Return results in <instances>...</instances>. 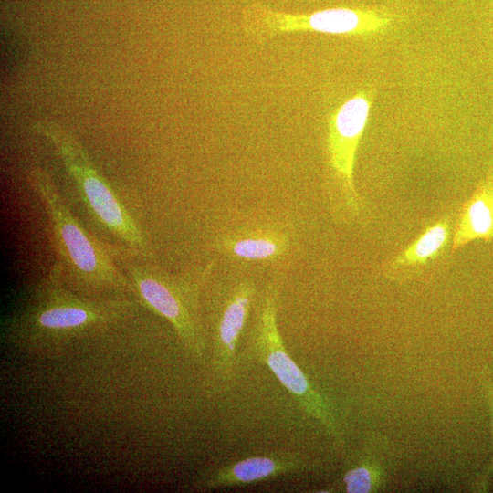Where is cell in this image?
<instances>
[{"mask_svg": "<svg viewBox=\"0 0 493 493\" xmlns=\"http://www.w3.org/2000/svg\"><path fill=\"white\" fill-rule=\"evenodd\" d=\"M32 130L56 151L68 177L73 198L91 222L116 238L134 257H150L151 247L144 232L99 172L79 140L58 123L39 120Z\"/></svg>", "mask_w": 493, "mask_h": 493, "instance_id": "3957f363", "label": "cell"}, {"mask_svg": "<svg viewBox=\"0 0 493 493\" xmlns=\"http://www.w3.org/2000/svg\"><path fill=\"white\" fill-rule=\"evenodd\" d=\"M125 252L118 254L116 260L129 278L131 295L139 303L172 325L194 358L203 359L206 350V334L200 303L215 262L211 261L184 273L172 274L147 262L132 259L130 257L131 254Z\"/></svg>", "mask_w": 493, "mask_h": 493, "instance_id": "277c9868", "label": "cell"}, {"mask_svg": "<svg viewBox=\"0 0 493 493\" xmlns=\"http://www.w3.org/2000/svg\"><path fill=\"white\" fill-rule=\"evenodd\" d=\"M487 390V396L488 398V404L490 406L491 414H492V434H493V388L490 384L486 385ZM493 471V461L489 467L488 468V471L486 473V477H488V475Z\"/></svg>", "mask_w": 493, "mask_h": 493, "instance_id": "5bb4252c", "label": "cell"}, {"mask_svg": "<svg viewBox=\"0 0 493 493\" xmlns=\"http://www.w3.org/2000/svg\"><path fill=\"white\" fill-rule=\"evenodd\" d=\"M449 237V222L446 218H442L428 226L414 242L390 260L384 270L393 273L425 266L444 252Z\"/></svg>", "mask_w": 493, "mask_h": 493, "instance_id": "7c38bea8", "label": "cell"}, {"mask_svg": "<svg viewBox=\"0 0 493 493\" xmlns=\"http://www.w3.org/2000/svg\"><path fill=\"white\" fill-rule=\"evenodd\" d=\"M257 284L248 276H234L221 283L214 309L213 371L224 383L232 378L236 347L257 295Z\"/></svg>", "mask_w": 493, "mask_h": 493, "instance_id": "ba28073f", "label": "cell"}, {"mask_svg": "<svg viewBox=\"0 0 493 493\" xmlns=\"http://www.w3.org/2000/svg\"><path fill=\"white\" fill-rule=\"evenodd\" d=\"M372 101L373 91L361 89L339 105L328 120L327 150L330 165L353 212L359 210V198L353 180L355 160Z\"/></svg>", "mask_w": 493, "mask_h": 493, "instance_id": "52a82bcc", "label": "cell"}, {"mask_svg": "<svg viewBox=\"0 0 493 493\" xmlns=\"http://www.w3.org/2000/svg\"><path fill=\"white\" fill-rule=\"evenodd\" d=\"M280 289L279 276L273 277L265 287L252 331L253 351L303 411L319 421L334 442L341 446L343 438L334 405L309 383L285 347L278 324Z\"/></svg>", "mask_w": 493, "mask_h": 493, "instance_id": "5b68a950", "label": "cell"}, {"mask_svg": "<svg viewBox=\"0 0 493 493\" xmlns=\"http://www.w3.org/2000/svg\"><path fill=\"white\" fill-rule=\"evenodd\" d=\"M488 178L490 180V185H491V210H492V215H493V174H489Z\"/></svg>", "mask_w": 493, "mask_h": 493, "instance_id": "9a60e30c", "label": "cell"}, {"mask_svg": "<svg viewBox=\"0 0 493 493\" xmlns=\"http://www.w3.org/2000/svg\"><path fill=\"white\" fill-rule=\"evenodd\" d=\"M137 303L128 295L88 296L73 290L57 262L26 289L5 316L2 336L26 352L55 353L128 320Z\"/></svg>", "mask_w": 493, "mask_h": 493, "instance_id": "6da1fadb", "label": "cell"}, {"mask_svg": "<svg viewBox=\"0 0 493 493\" xmlns=\"http://www.w3.org/2000/svg\"><path fill=\"white\" fill-rule=\"evenodd\" d=\"M221 252L244 262H269L281 259L291 246L288 233L274 229H244L224 235L219 239Z\"/></svg>", "mask_w": 493, "mask_h": 493, "instance_id": "30bf717a", "label": "cell"}, {"mask_svg": "<svg viewBox=\"0 0 493 493\" xmlns=\"http://www.w3.org/2000/svg\"><path fill=\"white\" fill-rule=\"evenodd\" d=\"M27 180L45 208L53 246L69 288L88 296L131 294L113 250L79 223L50 174L33 166Z\"/></svg>", "mask_w": 493, "mask_h": 493, "instance_id": "7a4b0ae2", "label": "cell"}, {"mask_svg": "<svg viewBox=\"0 0 493 493\" xmlns=\"http://www.w3.org/2000/svg\"><path fill=\"white\" fill-rule=\"evenodd\" d=\"M477 239H493L491 185L488 177L463 207L453 236V249Z\"/></svg>", "mask_w": 493, "mask_h": 493, "instance_id": "8fae6325", "label": "cell"}, {"mask_svg": "<svg viewBox=\"0 0 493 493\" xmlns=\"http://www.w3.org/2000/svg\"><path fill=\"white\" fill-rule=\"evenodd\" d=\"M397 16L376 6H339L311 13H286L261 3L246 5L241 13L244 33L261 43L285 33L317 32L327 35L367 37L384 34Z\"/></svg>", "mask_w": 493, "mask_h": 493, "instance_id": "8992f818", "label": "cell"}, {"mask_svg": "<svg viewBox=\"0 0 493 493\" xmlns=\"http://www.w3.org/2000/svg\"><path fill=\"white\" fill-rule=\"evenodd\" d=\"M312 466L309 457L299 453L281 452L251 456L204 473L195 480L194 488L211 490L245 486L305 472Z\"/></svg>", "mask_w": 493, "mask_h": 493, "instance_id": "9c48e42d", "label": "cell"}, {"mask_svg": "<svg viewBox=\"0 0 493 493\" xmlns=\"http://www.w3.org/2000/svg\"><path fill=\"white\" fill-rule=\"evenodd\" d=\"M385 481V471L378 460L370 454L358 456L344 472L340 490L347 493H371L379 491Z\"/></svg>", "mask_w": 493, "mask_h": 493, "instance_id": "4fadbf2b", "label": "cell"}]
</instances>
